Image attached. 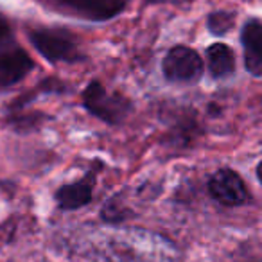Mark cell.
Instances as JSON below:
<instances>
[{
    "instance_id": "cell-1",
    "label": "cell",
    "mask_w": 262,
    "mask_h": 262,
    "mask_svg": "<svg viewBox=\"0 0 262 262\" xmlns=\"http://www.w3.org/2000/svg\"><path fill=\"white\" fill-rule=\"evenodd\" d=\"M83 104L94 117L106 124H120L131 112L133 104L126 95L112 92L99 81H92L83 92Z\"/></svg>"
},
{
    "instance_id": "cell-2",
    "label": "cell",
    "mask_w": 262,
    "mask_h": 262,
    "mask_svg": "<svg viewBox=\"0 0 262 262\" xmlns=\"http://www.w3.org/2000/svg\"><path fill=\"white\" fill-rule=\"evenodd\" d=\"M33 59L15 41L8 20L0 15V86H11L27 76Z\"/></svg>"
},
{
    "instance_id": "cell-3",
    "label": "cell",
    "mask_w": 262,
    "mask_h": 262,
    "mask_svg": "<svg viewBox=\"0 0 262 262\" xmlns=\"http://www.w3.org/2000/svg\"><path fill=\"white\" fill-rule=\"evenodd\" d=\"M29 38L34 49L51 63H72L83 58L79 41L67 29H36Z\"/></svg>"
},
{
    "instance_id": "cell-4",
    "label": "cell",
    "mask_w": 262,
    "mask_h": 262,
    "mask_svg": "<svg viewBox=\"0 0 262 262\" xmlns=\"http://www.w3.org/2000/svg\"><path fill=\"white\" fill-rule=\"evenodd\" d=\"M162 72L169 83H198L205 72V63L194 49L185 47V45H176L165 54L164 61H162Z\"/></svg>"
},
{
    "instance_id": "cell-5",
    "label": "cell",
    "mask_w": 262,
    "mask_h": 262,
    "mask_svg": "<svg viewBox=\"0 0 262 262\" xmlns=\"http://www.w3.org/2000/svg\"><path fill=\"white\" fill-rule=\"evenodd\" d=\"M43 2L67 15L94 22L115 18L129 4V0H43Z\"/></svg>"
},
{
    "instance_id": "cell-6",
    "label": "cell",
    "mask_w": 262,
    "mask_h": 262,
    "mask_svg": "<svg viewBox=\"0 0 262 262\" xmlns=\"http://www.w3.org/2000/svg\"><path fill=\"white\" fill-rule=\"evenodd\" d=\"M208 192H210L212 200L225 205V207H241L250 200V194H248L243 178L233 169L228 167L219 169L210 176Z\"/></svg>"
},
{
    "instance_id": "cell-7",
    "label": "cell",
    "mask_w": 262,
    "mask_h": 262,
    "mask_svg": "<svg viewBox=\"0 0 262 262\" xmlns=\"http://www.w3.org/2000/svg\"><path fill=\"white\" fill-rule=\"evenodd\" d=\"M95 183H97V171L90 169L81 180L69 185H63L56 192V201L61 210H77L86 207L94 198Z\"/></svg>"
},
{
    "instance_id": "cell-8",
    "label": "cell",
    "mask_w": 262,
    "mask_h": 262,
    "mask_svg": "<svg viewBox=\"0 0 262 262\" xmlns=\"http://www.w3.org/2000/svg\"><path fill=\"white\" fill-rule=\"evenodd\" d=\"M244 67L253 77H262V22L250 18L241 31Z\"/></svg>"
},
{
    "instance_id": "cell-9",
    "label": "cell",
    "mask_w": 262,
    "mask_h": 262,
    "mask_svg": "<svg viewBox=\"0 0 262 262\" xmlns=\"http://www.w3.org/2000/svg\"><path fill=\"white\" fill-rule=\"evenodd\" d=\"M208 72L214 79H226L235 72V56L226 43H212L207 49Z\"/></svg>"
},
{
    "instance_id": "cell-10",
    "label": "cell",
    "mask_w": 262,
    "mask_h": 262,
    "mask_svg": "<svg viewBox=\"0 0 262 262\" xmlns=\"http://www.w3.org/2000/svg\"><path fill=\"white\" fill-rule=\"evenodd\" d=\"M207 26L212 34L215 36H225L235 26V13L232 11H214L208 15Z\"/></svg>"
},
{
    "instance_id": "cell-11",
    "label": "cell",
    "mask_w": 262,
    "mask_h": 262,
    "mask_svg": "<svg viewBox=\"0 0 262 262\" xmlns=\"http://www.w3.org/2000/svg\"><path fill=\"white\" fill-rule=\"evenodd\" d=\"M149 4H185V2H192V0H147Z\"/></svg>"
},
{
    "instance_id": "cell-12",
    "label": "cell",
    "mask_w": 262,
    "mask_h": 262,
    "mask_svg": "<svg viewBox=\"0 0 262 262\" xmlns=\"http://www.w3.org/2000/svg\"><path fill=\"white\" fill-rule=\"evenodd\" d=\"M257 178H258V182L262 183V160L258 162V165H257Z\"/></svg>"
},
{
    "instance_id": "cell-13",
    "label": "cell",
    "mask_w": 262,
    "mask_h": 262,
    "mask_svg": "<svg viewBox=\"0 0 262 262\" xmlns=\"http://www.w3.org/2000/svg\"><path fill=\"white\" fill-rule=\"evenodd\" d=\"M257 262H262V260H257Z\"/></svg>"
}]
</instances>
